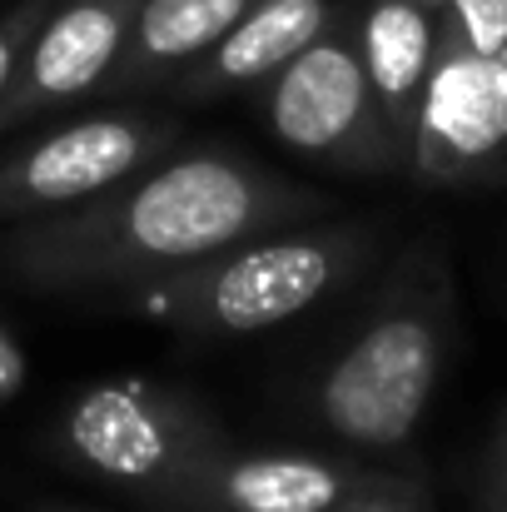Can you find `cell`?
<instances>
[{
  "label": "cell",
  "mask_w": 507,
  "mask_h": 512,
  "mask_svg": "<svg viewBox=\"0 0 507 512\" xmlns=\"http://www.w3.org/2000/svg\"><path fill=\"white\" fill-rule=\"evenodd\" d=\"M507 170V55H478L438 25L408 174L428 189L488 184Z\"/></svg>",
  "instance_id": "ba28073f"
},
{
  "label": "cell",
  "mask_w": 507,
  "mask_h": 512,
  "mask_svg": "<svg viewBox=\"0 0 507 512\" xmlns=\"http://www.w3.org/2000/svg\"><path fill=\"white\" fill-rule=\"evenodd\" d=\"M179 140V125L165 115H85L0 155V224L35 219L95 199L130 174L160 165Z\"/></svg>",
  "instance_id": "8992f818"
},
{
  "label": "cell",
  "mask_w": 507,
  "mask_h": 512,
  "mask_svg": "<svg viewBox=\"0 0 507 512\" xmlns=\"http://www.w3.org/2000/svg\"><path fill=\"white\" fill-rule=\"evenodd\" d=\"M50 10H55V0H10L0 10V95H5V85H10L25 45L35 40V30L45 25Z\"/></svg>",
  "instance_id": "5bb4252c"
},
{
  "label": "cell",
  "mask_w": 507,
  "mask_h": 512,
  "mask_svg": "<svg viewBox=\"0 0 507 512\" xmlns=\"http://www.w3.org/2000/svg\"><path fill=\"white\" fill-rule=\"evenodd\" d=\"M20 383H25V353H20V343L0 329V398L20 393Z\"/></svg>",
  "instance_id": "2e32d148"
},
{
  "label": "cell",
  "mask_w": 507,
  "mask_h": 512,
  "mask_svg": "<svg viewBox=\"0 0 507 512\" xmlns=\"http://www.w3.org/2000/svg\"><path fill=\"white\" fill-rule=\"evenodd\" d=\"M30 512H100V508H80V503H35Z\"/></svg>",
  "instance_id": "ac0fdd59"
},
{
  "label": "cell",
  "mask_w": 507,
  "mask_h": 512,
  "mask_svg": "<svg viewBox=\"0 0 507 512\" xmlns=\"http://www.w3.org/2000/svg\"><path fill=\"white\" fill-rule=\"evenodd\" d=\"M334 199L239 150H189L0 234V274L40 294H130L254 234L329 214Z\"/></svg>",
  "instance_id": "6da1fadb"
},
{
  "label": "cell",
  "mask_w": 507,
  "mask_h": 512,
  "mask_svg": "<svg viewBox=\"0 0 507 512\" xmlns=\"http://www.w3.org/2000/svg\"><path fill=\"white\" fill-rule=\"evenodd\" d=\"M55 443L75 473L120 488L140 508L169 512L184 478L234 438L189 388L120 378L85 388L65 408Z\"/></svg>",
  "instance_id": "277c9868"
},
{
  "label": "cell",
  "mask_w": 507,
  "mask_h": 512,
  "mask_svg": "<svg viewBox=\"0 0 507 512\" xmlns=\"http://www.w3.org/2000/svg\"><path fill=\"white\" fill-rule=\"evenodd\" d=\"M383 498H423L418 478L334 453H209L169 512H343Z\"/></svg>",
  "instance_id": "52a82bcc"
},
{
  "label": "cell",
  "mask_w": 507,
  "mask_h": 512,
  "mask_svg": "<svg viewBox=\"0 0 507 512\" xmlns=\"http://www.w3.org/2000/svg\"><path fill=\"white\" fill-rule=\"evenodd\" d=\"M135 15L140 0H55L0 95V135L90 100L125 55Z\"/></svg>",
  "instance_id": "9c48e42d"
},
{
  "label": "cell",
  "mask_w": 507,
  "mask_h": 512,
  "mask_svg": "<svg viewBox=\"0 0 507 512\" xmlns=\"http://www.w3.org/2000/svg\"><path fill=\"white\" fill-rule=\"evenodd\" d=\"M343 10H348V0H254L249 15L169 85V95L174 100H219L239 85H264L299 50H309Z\"/></svg>",
  "instance_id": "30bf717a"
},
{
  "label": "cell",
  "mask_w": 507,
  "mask_h": 512,
  "mask_svg": "<svg viewBox=\"0 0 507 512\" xmlns=\"http://www.w3.org/2000/svg\"><path fill=\"white\" fill-rule=\"evenodd\" d=\"M358 45H363V70H368L378 115L408 165L418 115H423V90L438 55V15L418 0H363Z\"/></svg>",
  "instance_id": "8fae6325"
},
{
  "label": "cell",
  "mask_w": 507,
  "mask_h": 512,
  "mask_svg": "<svg viewBox=\"0 0 507 512\" xmlns=\"http://www.w3.org/2000/svg\"><path fill=\"white\" fill-rule=\"evenodd\" d=\"M378 254V224H294L254 234L165 279L120 294L140 319L174 334H259L299 319Z\"/></svg>",
  "instance_id": "3957f363"
},
{
  "label": "cell",
  "mask_w": 507,
  "mask_h": 512,
  "mask_svg": "<svg viewBox=\"0 0 507 512\" xmlns=\"http://www.w3.org/2000/svg\"><path fill=\"white\" fill-rule=\"evenodd\" d=\"M264 120L289 150L319 165L348 174H408L363 70L358 5H348L309 50L264 80Z\"/></svg>",
  "instance_id": "5b68a950"
},
{
  "label": "cell",
  "mask_w": 507,
  "mask_h": 512,
  "mask_svg": "<svg viewBox=\"0 0 507 512\" xmlns=\"http://www.w3.org/2000/svg\"><path fill=\"white\" fill-rule=\"evenodd\" d=\"M498 423H503V428H507V408H503V413H498Z\"/></svg>",
  "instance_id": "d6986e66"
},
{
  "label": "cell",
  "mask_w": 507,
  "mask_h": 512,
  "mask_svg": "<svg viewBox=\"0 0 507 512\" xmlns=\"http://www.w3.org/2000/svg\"><path fill=\"white\" fill-rule=\"evenodd\" d=\"M478 508L483 512H507V428L493 423L483 458H478Z\"/></svg>",
  "instance_id": "9a60e30c"
},
{
  "label": "cell",
  "mask_w": 507,
  "mask_h": 512,
  "mask_svg": "<svg viewBox=\"0 0 507 512\" xmlns=\"http://www.w3.org/2000/svg\"><path fill=\"white\" fill-rule=\"evenodd\" d=\"M249 5L254 0H140L125 55L115 60V70L95 95L120 100V95L169 90L199 55H209L249 15Z\"/></svg>",
  "instance_id": "7c38bea8"
},
{
  "label": "cell",
  "mask_w": 507,
  "mask_h": 512,
  "mask_svg": "<svg viewBox=\"0 0 507 512\" xmlns=\"http://www.w3.org/2000/svg\"><path fill=\"white\" fill-rule=\"evenodd\" d=\"M458 319L453 264L438 234L403 249L368 319L314 383V418L353 453L403 448L448 368Z\"/></svg>",
  "instance_id": "7a4b0ae2"
},
{
  "label": "cell",
  "mask_w": 507,
  "mask_h": 512,
  "mask_svg": "<svg viewBox=\"0 0 507 512\" xmlns=\"http://www.w3.org/2000/svg\"><path fill=\"white\" fill-rule=\"evenodd\" d=\"M343 512H428V503L423 498H383V503H358Z\"/></svg>",
  "instance_id": "e0dca14e"
},
{
  "label": "cell",
  "mask_w": 507,
  "mask_h": 512,
  "mask_svg": "<svg viewBox=\"0 0 507 512\" xmlns=\"http://www.w3.org/2000/svg\"><path fill=\"white\" fill-rule=\"evenodd\" d=\"M478 55H507V0H418Z\"/></svg>",
  "instance_id": "4fadbf2b"
}]
</instances>
